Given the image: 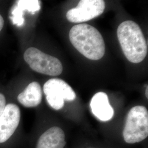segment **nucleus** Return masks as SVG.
<instances>
[{
  "label": "nucleus",
  "instance_id": "obj_1",
  "mask_svg": "<svg viewBox=\"0 0 148 148\" xmlns=\"http://www.w3.org/2000/svg\"><path fill=\"white\" fill-rule=\"evenodd\" d=\"M69 38L74 47L90 60H99L105 54L103 38L96 28L89 24L74 25L69 32Z\"/></svg>",
  "mask_w": 148,
  "mask_h": 148
},
{
  "label": "nucleus",
  "instance_id": "obj_7",
  "mask_svg": "<svg viewBox=\"0 0 148 148\" xmlns=\"http://www.w3.org/2000/svg\"><path fill=\"white\" fill-rule=\"evenodd\" d=\"M21 120V110L14 104L5 106V110L0 117V143L8 140L19 125Z\"/></svg>",
  "mask_w": 148,
  "mask_h": 148
},
{
  "label": "nucleus",
  "instance_id": "obj_15",
  "mask_svg": "<svg viewBox=\"0 0 148 148\" xmlns=\"http://www.w3.org/2000/svg\"><path fill=\"white\" fill-rule=\"evenodd\" d=\"M148 87L147 86V89L145 90V95H146V97H147V98H148Z\"/></svg>",
  "mask_w": 148,
  "mask_h": 148
},
{
  "label": "nucleus",
  "instance_id": "obj_4",
  "mask_svg": "<svg viewBox=\"0 0 148 148\" xmlns=\"http://www.w3.org/2000/svg\"><path fill=\"white\" fill-rule=\"evenodd\" d=\"M24 59L31 69L41 74L58 76L63 71V65L58 59L43 53L36 48H27Z\"/></svg>",
  "mask_w": 148,
  "mask_h": 148
},
{
  "label": "nucleus",
  "instance_id": "obj_2",
  "mask_svg": "<svg viewBox=\"0 0 148 148\" xmlns=\"http://www.w3.org/2000/svg\"><path fill=\"white\" fill-rule=\"evenodd\" d=\"M117 38L126 58L134 64L142 62L148 53V46L140 27L136 23L126 21L119 25Z\"/></svg>",
  "mask_w": 148,
  "mask_h": 148
},
{
  "label": "nucleus",
  "instance_id": "obj_6",
  "mask_svg": "<svg viewBox=\"0 0 148 148\" xmlns=\"http://www.w3.org/2000/svg\"><path fill=\"white\" fill-rule=\"evenodd\" d=\"M105 7L103 0H81L76 7L67 12L66 18L75 23L88 21L101 14Z\"/></svg>",
  "mask_w": 148,
  "mask_h": 148
},
{
  "label": "nucleus",
  "instance_id": "obj_9",
  "mask_svg": "<svg viewBox=\"0 0 148 148\" xmlns=\"http://www.w3.org/2000/svg\"><path fill=\"white\" fill-rule=\"evenodd\" d=\"M65 144L63 131L54 126L49 128L40 136L36 148H64Z\"/></svg>",
  "mask_w": 148,
  "mask_h": 148
},
{
  "label": "nucleus",
  "instance_id": "obj_8",
  "mask_svg": "<svg viewBox=\"0 0 148 148\" xmlns=\"http://www.w3.org/2000/svg\"><path fill=\"white\" fill-rule=\"evenodd\" d=\"M90 106L93 114L101 121H108L114 116V110L104 92H100L95 95L90 101Z\"/></svg>",
  "mask_w": 148,
  "mask_h": 148
},
{
  "label": "nucleus",
  "instance_id": "obj_12",
  "mask_svg": "<svg viewBox=\"0 0 148 148\" xmlns=\"http://www.w3.org/2000/svg\"><path fill=\"white\" fill-rule=\"evenodd\" d=\"M11 19L14 24H16L18 27H21L24 23V19L23 18V11L16 5L13 11H12Z\"/></svg>",
  "mask_w": 148,
  "mask_h": 148
},
{
  "label": "nucleus",
  "instance_id": "obj_14",
  "mask_svg": "<svg viewBox=\"0 0 148 148\" xmlns=\"http://www.w3.org/2000/svg\"><path fill=\"white\" fill-rule=\"evenodd\" d=\"M3 25H4V20L3 17L0 14V32L2 29Z\"/></svg>",
  "mask_w": 148,
  "mask_h": 148
},
{
  "label": "nucleus",
  "instance_id": "obj_5",
  "mask_svg": "<svg viewBox=\"0 0 148 148\" xmlns=\"http://www.w3.org/2000/svg\"><path fill=\"white\" fill-rule=\"evenodd\" d=\"M43 92L48 105L56 110L63 108L64 101H73L76 95L74 90L64 80L53 78L43 86Z\"/></svg>",
  "mask_w": 148,
  "mask_h": 148
},
{
  "label": "nucleus",
  "instance_id": "obj_10",
  "mask_svg": "<svg viewBox=\"0 0 148 148\" xmlns=\"http://www.w3.org/2000/svg\"><path fill=\"white\" fill-rule=\"evenodd\" d=\"M42 93L40 85L37 82H32L18 96V101L27 108L38 106L42 101Z\"/></svg>",
  "mask_w": 148,
  "mask_h": 148
},
{
  "label": "nucleus",
  "instance_id": "obj_3",
  "mask_svg": "<svg viewBox=\"0 0 148 148\" xmlns=\"http://www.w3.org/2000/svg\"><path fill=\"white\" fill-rule=\"evenodd\" d=\"M148 136V111L143 106L133 107L127 114L123 137L127 143H139Z\"/></svg>",
  "mask_w": 148,
  "mask_h": 148
},
{
  "label": "nucleus",
  "instance_id": "obj_13",
  "mask_svg": "<svg viewBox=\"0 0 148 148\" xmlns=\"http://www.w3.org/2000/svg\"><path fill=\"white\" fill-rule=\"evenodd\" d=\"M5 106V99L4 95L0 93V117L2 115Z\"/></svg>",
  "mask_w": 148,
  "mask_h": 148
},
{
  "label": "nucleus",
  "instance_id": "obj_11",
  "mask_svg": "<svg viewBox=\"0 0 148 148\" xmlns=\"http://www.w3.org/2000/svg\"><path fill=\"white\" fill-rule=\"evenodd\" d=\"M16 6L22 11H27L32 13L41 9L40 2L38 0H19L16 1Z\"/></svg>",
  "mask_w": 148,
  "mask_h": 148
}]
</instances>
